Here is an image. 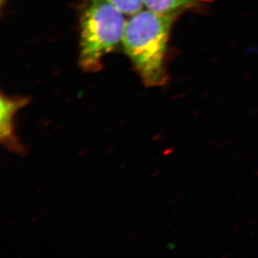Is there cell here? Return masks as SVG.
<instances>
[{
  "label": "cell",
  "instance_id": "obj_6",
  "mask_svg": "<svg viewBox=\"0 0 258 258\" xmlns=\"http://www.w3.org/2000/svg\"><path fill=\"white\" fill-rule=\"evenodd\" d=\"M4 3V0H1V4H3Z\"/></svg>",
  "mask_w": 258,
  "mask_h": 258
},
{
  "label": "cell",
  "instance_id": "obj_5",
  "mask_svg": "<svg viewBox=\"0 0 258 258\" xmlns=\"http://www.w3.org/2000/svg\"><path fill=\"white\" fill-rule=\"evenodd\" d=\"M124 15L132 16L143 10V0H107Z\"/></svg>",
  "mask_w": 258,
  "mask_h": 258
},
{
  "label": "cell",
  "instance_id": "obj_3",
  "mask_svg": "<svg viewBox=\"0 0 258 258\" xmlns=\"http://www.w3.org/2000/svg\"><path fill=\"white\" fill-rule=\"evenodd\" d=\"M29 99L26 97H9L4 94L0 102V142L8 151L23 155L25 151L15 132V115L26 106Z\"/></svg>",
  "mask_w": 258,
  "mask_h": 258
},
{
  "label": "cell",
  "instance_id": "obj_1",
  "mask_svg": "<svg viewBox=\"0 0 258 258\" xmlns=\"http://www.w3.org/2000/svg\"><path fill=\"white\" fill-rule=\"evenodd\" d=\"M174 18L142 10L127 20L122 44L146 86L166 81L165 57Z\"/></svg>",
  "mask_w": 258,
  "mask_h": 258
},
{
  "label": "cell",
  "instance_id": "obj_2",
  "mask_svg": "<svg viewBox=\"0 0 258 258\" xmlns=\"http://www.w3.org/2000/svg\"><path fill=\"white\" fill-rule=\"evenodd\" d=\"M124 16L107 0H86L81 18L82 68L100 70L103 57L122 42L127 22Z\"/></svg>",
  "mask_w": 258,
  "mask_h": 258
},
{
  "label": "cell",
  "instance_id": "obj_4",
  "mask_svg": "<svg viewBox=\"0 0 258 258\" xmlns=\"http://www.w3.org/2000/svg\"><path fill=\"white\" fill-rule=\"evenodd\" d=\"M144 6L157 15L175 18L195 6L197 0H143Z\"/></svg>",
  "mask_w": 258,
  "mask_h": 258
}]
</instances>
